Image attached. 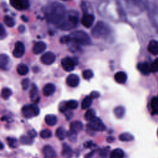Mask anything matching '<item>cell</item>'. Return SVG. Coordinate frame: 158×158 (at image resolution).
Instances as JSON below:
<instances>
[{"label": "cell", "instance_id": "cell-1", "mask_svg": "<svg viewBox=\"0 0 158 158\" xmlns=\"http://www.w3.org/2000/svg\"><path fill=\"white\" fill-rule=\"evenodd\" d=\"M66 12L65 6L56 1L49 3L44 10V15L48 22L56 25L62 20Z\"/></svg>", "mask_w": 158, "mask_h": 158}, {"label": "cell", "instance_id": "cell-2", "mask_svg": "<svg viewBox=\"0 0 158 158\" xmlns=\"http://www.w3.org/2000/svg\"><path fill=\"white\" fill-rule=\"evenodd\" d=\"M79 22V14L76 10L67 11L62 20L57 24L61 30L68 31L75 28Z\"/></svg>", "mask_w": 158, "mask_h": 158}, {"label": "cell", "instance_id": "cell-3", "mask_svg": "<svg viewBox=\"0 0 158 158\" xmlns=\"http://www.w3.org/2000/svg\"><path fill=\"white\" fill-rule=\"evenodd\" d=\"M91 33V35L96 39H104L110 35L111 29L106 23L99 21L93 28Z\"/></svg>", "mask_w": 158, "mask_h": 158}, {"label": "cell", "instance_id": "cell-4", "mask_svg": "<svg viewBox=\"0 0 158 158\" xmlns=\"http://www.w3.org/2000/svg\"><path fill=\"white\" fill-rule=\"evenodd\" d=\"M127 7L132 14H139L148 6V0H124Z\"/></svg>", "mask_w": 158, "mask_h": 158}, {"label": "cell", "instance_id": "cell-5", "mask_svg": "<svg viewBox=\"0 0 158 158\" xmlns=\"http://www.w3.org/2000/svg\"><path fill=\"white\" fill-rule=\"evenodd\" d=\"M69 36L70 42L73 41L79 45L88 46L91 43V38L88 33L83 30H75L72 32Z\"/></svg>", "mask_w": 158, "mask_h": 158}, {"label": "cell", "instance_id": "cell-6", "mask_svg": "<svg viewBox=\"0 0 158 158\" xmlns=\"http://www.w3.org/2000/svg\"><path fill=\"white\" fill-rule=\"evenodd\" d=\"M22 113L24 117L30 118L37 116L40 113V109L35 104H28L22 107Z\"/></svg>", "mask_w": 158, "mask_h": 158}, {"label": "cell", "instance_id": "cell-7", "mask_svg": "<svg viewBox=\"0 0 158 158\" xmlns=\"http://www.w3.org/2000/svg\"><path fill=\"white\" fill-rule=\"evenodd\" d=\"M78 64V60L75 57H65L62 59L61 65L63 69L67 72L72 71Z\"/></svg>", "mask_w": 158, "mask_h": 158}, {"label": "cell", "instance_id": "cell-8", "mask_svg": "<svg viewBox=\"0 0 158 158\" xmlns=\"http://www.w3.org/2000/svg\"><path fill=\"white\" fill-rule=\"evenodd\" d=\"M87 126L88 128H89V129L92 131H102L106 130V125L102 122V120L97 117L89 121Z\"/></svg>", "mask_w": 158, "mask_h": 158}, {"label": "cell", "instance_id": "cell-9", "mask_svg": "<svg viewBox=\"0 0 158 158\" xmlns=\"http://www.w3.org/2000/svg\"><path fill=\"white\" fill-rule=\"evenodd\" d=\"M9 2L17 10H25L30 7L29 0H9Z\"/></svg>", "mask_w": 158, "mask_h": 158}, {"label": "cell", "instance_id": "cell-10", "mask_svg": "<svg viewBox=\"0 0 158 158\" xmlns=\"http://www.w3.org/2000/svg\"><path fill=\"white\" fill-rule=\"evenodd\" d=\"M25 53V46L21 41H17L14 44V48L12 52L14 57L16 58L22 57Z\"/></svg>", "mask_w": 158, "mask_h": 158}, {"label": "cell", "instance_id": "cell-11", "mask_svg": "<svg viewBox=\"0 0 158 158\" xmlns=\"http://www.w3.org/2000/svg\"><path fill=\"white\" fill-rule=\"evenodd\" d=\"M40 60L44 65H51L56 60V55L52 52H46L40 57Z\"/></svg>", "mask_w": 158, "mask_h": 158}, {"label": "cell", "instance_id": "cell-12", "mask_svg": "<svg viewBox=\"0 0 158 158\" xmlns=\"http://www.w3.org/2000/svg\"><path fill=\"white\" fill-rule=\"evenodd\" d=\"M94 15L91 14L85 13L83 14L81 19V24L86 28H90L94 22Z\"/></svg>", "mask_w": 158, "mask_h": 158}, {"label": "cell", "instance_id": "cell-13", "mask_svg": "<svg viewBox=\"0 0 158 158\" xmlns=\"http://www.w3.org/2000/svg\"><path fill=\"white\" fill-rule=\"evenodd\" d=\"M46 49V44L43 41H38L33 46L32 51L35 54L42 53Z\"/></svg>", "mask_w": 158, "mask_h": 158}, {"label": "cell", "instance_id": "cell-14", "mask_svg": "<svg viewBox=\"0 0 158 158\" xmlns=\"http://www.w3.org/2000/svg\"><path fill=\"white\" fill-rule=\"evenodd\" d=\"M67 84L71 87H76L80 83V78L76 74H70L66 80Z\"/></svg>", "mask_w": 158, "mask_h": 158}, {"label": "cell", "instance_id": "cell-15", "mask_svg": "<svg viewBox=\"0 0 158 158\" xmlns=\"http://www.w3.org/2000/svg\"><path fill=\"white\" fill-rule=\"evenodd\" d=\"M29 95L31 100L35 102V103H37L40 100V97L38 96V88L36 85L34 83H32L31 85Z\"/></svg>", "mask_w": 158, "mask_h": 158}, {"label": "cell", "instance_id": "cell-16", "mask_svg": "<svg viewBox=\"0 0 158 158\" xmlns=\"http://www.w3.org/2000/svg\"><path fill=\"white\" fill-rule=\"evenodd\" d=\"M137 69L142 74L145 75H149L151 72L150 65L146 62L138 63L137 65Z\"/></svg>", "mask_w": 158, "mask_h": 158}, {"label": "cell", "instance_id": "cell-17", "mask_svg": "<svg viewBox=\"0 0 158 158\" xmlns=\"http://www.w3.org/2000/svg\"><path fill=\"white\" fill-rule=\"evenodd\" d=\"M43 152L44 155V158H56V157L55 150L49 145L45 146L43 149Z\"/></svg>", "mask_w": 158, "mask_h": 158}, {"label": "cell", "instance_id": "cell-18", "mask_svg": "<svg viewBox=\"0 0 158 158\" xmlns=\"http://www.w3.org/2000/svg\"><path fill=\"white\" fill-rule=\"evenodd\" d=\"M148 50L152 55H158V41L155 40H151L148 46Z\"/></svg>", "mask_w": 158, "mask_h": 158}, {"label": "cell", "instance_id": "cell-19", "mask_svg": "<svg viewBox=\"0 0 158 158\" xmlns=\"http://www.w3.org/2000/svg\"><path fill=\"white\" fill-rule=\"evenodd\" d=\"M56 91V86L52 83L46 84L43 88V93L46 96H49L54 93Z\"/></svg>", "mask_w": 158, "mask_h": 158}, {"label": "cell", "instance_id": "cell-20", "mask_svg": "<svg viewBox=\"0 0 158 158\" xmlns=\"http://www.w3.org/2000/svg\"><path fill=\"white\" fill-rule=\"evenodd\" d=\"M83 128V124L80 121H73L70 124V130L78 133Z\"/></svg>", "mask_w": 158, "mask_h": 158}, {"label": "cell", "instance_id": "cell-21", "mask_svg": "<svg viewBox=\"0 0 158 158\" xmlns=\"http://www.w3.org/2000/svg\"><path fill=\"white\" fill-rule=\"evenodd\" d=\"M62 155L65 158H71L73 155V151L71 147L67 143H64L62 145Z\"/></svg>", "mask_w": 158, "mask_h": 158}, {"label": "cell", "instance_id": "cell-22", "mask_svg": "<svg viewBox=\"0 0 158 158\" xmlns=\"http://www.w3.org/2000/svg\"><path fill=\"white\" fill-rule=\"evenodd\" d=\"M114 80L115 81L119 83V84H123L125 83V81L127 80V74L122 71H120L117 72L114 75Z\"/></svg>", "mask_w": 158, "mask_h": 158}, {"label": "cell", "instance_id": "cell-23", "mask_svg": "<svg viewBox=\"0 0 158 158\" xmlns=\"http://www.w3.org/2000/svg\"><path fill=\"white\" fill-rule=\"evenodd\" d=\"M44 121L49 126H53L56 124L57 118L54 114H47L44 117Z\"/></svg>", "mask_w": 158, "mask_h": 158}, {"label": "cell", "instance_id": "cell-24", "mask_svg": "<svg viewBox=\"0 0 158 158\" xmlns=\"http://www.w3.org/2000/svg\"><path fill=\"white\" fill-rule=\"evenodd\" d=\"M124 152L122 149L116 148L112 150L110 154V158H123Z\"/></svg>", "mask_w": 158, "mask_h": 158}, {"label": "cell", "instance_id": "cell-25", "mask_svg": "<svg viewBox=\"0 0 158 158\" xmlns=\"http://www.w3.org/2000/svg\"><path fill=\"white\" fill-rule=\"evenodd\" d=\"M9 62V57L6 54H1L0 55V67L2 69H5Z\"/></svg>", "mask_w": 158, "mask_h": 158}, {"label": "cell", "instance_id": "cell-26", "mask_svg": "<svg viewBox=\"0 0 158 158\" xmlns=\"http://www.w3.org/2000/svg\"><path fill=\"white\" fill-rule=\"evenodd\" d=\"M150 106L152 114H158V98H152L151 100Z\"/></svg>", "mask_w": 158, "mask_h": 158}, {"label": "cell", "instance_id": "cell-27", "mask_svg": "<svg viewBox=\"0 0 158 158\" xmlns=\"http://www.w3.org/2000/svg\"><path fill=\"white\" fill-rule=\"evenodd\" d=\"M125 113V109L123 106H117L114 109V114L118 118H122Z\"/></svg>", "mask_w": 158, "mask_h": 158}, {"label": "cell", "instance_id": "cell-28", "mask_svg": "<svg viewBox=\"0 0 158 158\" xmlns=\"http://www.w3.org/2000/svg\"><path fill=\"white\" fill-rule=\"evenodd\" d=\"M28 67L24 64H20L17 67V72L20 75H25L28 73Z\"/></svg>", "mask_w": 158, "mask_h": 158}, {"label": "cell", "instance_id": "cell-29", "mask_svg": "<svg viewBox=\"0 0 158 158\" xmlns=\"http://www.w3.org/2000/svg\"><path fill=\"white\" fill-rule=\"evenodd\" d=\"M56 136L60 140H64L67 137V131L63 127H59L56 131Z\"/></svg>", "mask_w": 158, "mask_h": 158}, {"label": "cell", "instance_id": "cell-30", "mask_svg": "<svg viewBox=\"0 0 158 158\" xmlns=\"http://www.w3.org/2000/svg\"><path fill=\"white\" fill-rule=\"evenodd\" d=\"M118 139L121 141L128 142V141H131L132 140H133L134 137L131 134H130L129 133H123L118 136Z\"/></svg>", "mask_w": 158, "mask_h": 158}, {"label": "cell", "instance_id": "cell-31", "mask_svg": "<svg viewBox=\"0 0 158 158\" xmlns=\"http://www.w3.org/2000/svg\"><path fill=\"white\" fill-rule=\"evenodd\" d=\"M92 104V98L89 97V96H86L81 102V109H88Z\"/></svg>", "mask_w": 158, "mask_h": 158}, {"label": "cell", "instance_id": "cell-32", "mask_svg": "<svg viewBox=\"0 0 158 158\" xmlns=\"http://www.w3.org/2000/svg\"><path fill=\"white\" fill-rule=\"evenodd\" d=\"M84 117L86 120L90 121L92 119H93L94 117H96V112L93 109H89L85 114Z\"/></svg>", "mask_w": 158, "mask_h": 158}, {"label": "cell", "instance_id": "cell-33", "mask_svg": "<svg viewBox=\"0 0 158 158\" xmlns=\"http://www.w3.org/2000/svg\"><path fill=\"white\" fill-rule=\"evenodd\" d=\"M33 138H31L30 136H22L20 138V142L22 144H25V145H29L33 143Z\"/></svg>", "mask_w": 158, "mask_h": 158}, {"label": "cell", "instance_id": "cell-34", "mask_svg": "<svg viewBox=\"0 0 158 158\" xmlns=\"http://www.w3.org/2000/svg\"><path fill=\"white\" fill-rule=\"evenodd\" d=\"M12 94V90L9 88H4L1 91V96L4 99H9Z\"/></svg>", "mask_w": 158, "mask_h": 158}, {"label": "cell", "instance_id": "cell-35", "mask_svg": "<svg viewBox=\"0 0 158 158\" xmlns=\"http://www.w3.org/2000/svg\"><path fill=\"white\" fill-rule=\"evenodd\" d=\"M3 20H4V23H5V25L6 26H7L8 27H13L15 25V21L11 17L9 16V15L4 16Z\"/></svg>", "mask_w": 158, "mask_h": 158}, {"label": "cell", "instance_id": "cell-36", "mask_svg": "<svg viewBox=\"0 0 158 158\" xmlns=\"http://www.w3.org/2000/svg\"><path fill=\"white\" fill-rule=\"evenodd\" d=\"M40 135L41 138L43 139H47L51 137L52 132L49 129H44L41 131V132L40 133Z\"/></svg>", "mask_w": 158, "mask_h": 158}, {"label": "cell", "instance_id": "cell-37", "mask_svg": "<svg viewBox=\"0 0 158 158\" xmlns=\"http://www.w3.org/2000/svg\"><path fill=\"white\" fill-rule=\"evenodd\" d=\"M76 133H74L72 131H67V137L69 139V140L72 143H75L77 141V136Z\"/></svg>", "mask_w": 158, "mask_h": 158}, {"label": "cell", "instance_id": "cell-38", "mask_svg": "<svg viewBox=\"0 0 158 158\" xmlns=\"http://www.w3.org/2000/svg\"><path fill=\"white\" fill-rule=\"evenodd\" d=\"M67 104L68 109L70 110L75 109L78 106V103L75 100H69L67 101Z\"/></svg>", "mask_w": 158, "mask_h": 158}, {"label": "cell", "instance_id": "cell-39", "mask_svg": "<svg viewBox=\"0 0 158 158\" xmlns=\"http://www.w3.org/2000/svg\"><path fill=\"white\" fill-rule=\"evenodd\" d=\"M93 72L91 70L89 69H87V70H85L83 73H82V76L83 77L84 79L85 80H89L91 78H93Z\"/></svg>", "mask_w": 158, "mask_h": 158}, {"label": "cell", "instance_id": "cell-40", "mask_svg": "<svg viewBox=\"0 0 158 158\" xmlns=\"http://www.w3.org/2000/svg\"><path fill=\"white\" fill-rule=\"evenodd\" d=\"M6 141H7V143L8 145L10 148H16V146L17 145V141L16 138L8 137V138H6Z\"/></svg>", "mask_w": 158, "mask_h": 158}, {"label": "cell", "instance_id": "cell-41", "mask_svg": "<svg viewBox=\"0 0 158 158\" xmlns=\"http://www.w3.org/2000/svg\"><path fill=\"white\" fill-rule=\"evenodd\" d=\"M151 72L155 73L158 72V58L156 59L151 64H150Z\"/></svg>", "mask_w": 158, "mask_h": 158}, {"label": "cell", "instance_id": "cell-42", "mask_svg": "<svg viewBox=\"0 0 158 158\" xmlns=\"http://www.w3.org/2000/svg\"><path fill=\"white\" fill-rule=\"evenodd\" d=\"M59 110L62 113H65L67 110H69L67 101H62L59 105Z\"/></svg>", "mask_w": 158, "mask_h": 158}, {"label": "cell", "instance_id": "cell-43", "mask_svg": "<svg viewBox=\"0 0 158 158\" xmlns=\"http://www.w3.org/2000/svg\"><path fill=\"white\" fill-rule=\"evenodd\" d=\"M21 85L23 90H26L30 86V80L28 78H24L21 81Z\"/></svg>", "mask_w": 158, "mask_h": 158}, {"label": "cell", "instance_id": "cell-44", "mask_svg": "<svg viewBox=\"0 0 158 158\" xmlns=\"http://www.w3.org/2000/svg\"><path fill=\"white\" fill-rule=\"evenodd\" d=\"M0 28H1V32H0V38L1 40H3L7 36L6 31L3 26L2 24H0Z\"/></svg>", "mask_w": 158, "mask_h": 158}, {"label": "cell", "instance_id": "cell-45", "mask_svg": "<svg viewBox=\"0 0 158 158\" xmlns=\"http://www.w3.org/2000/svg\"><path fill=\"white\" fill-rule=\"evenodd\" d=\"M60 42L62 44H67L70 42V38L69 35L63 36L60 38Z\"/></svg>", "mask_w": 158, "mask_h": 158}, {"label": "cell", "instance_id": "cell-46", "mask_svg": "<svg viewBox=\"0 0 158 158\" xmlns=\"http://www.w3.org/2000/svg\"><path fill=\"white\" fill-rule=\"evenodd\" d=\"M89 97L91 98L92 99H96V98H98L100 96V94L98 92V91H92L90 94H89Z\"/></svg>", "mask_w": 158, "mask_h": 158}, {"label": "cell", "instance_id": "cell-47", "mask_svg": "<svg viewBox=\"0 0 158 158\" xmlns=\"http://www.w3.org/2000/svg\"><path fill=\"white\" fill-rule=\"evenodd\" d=\"M27 135H28V136H30L31 138H34L36 137L37 133H36V131L34 129H32V130H29V131H28Z\"/></svg>", "mask_w": 158, "mask_h": 158}, {"label": "cell", "instance_id": "cell-48", "mask_svg": "<svg viewBox=\"0 0 158 158\" xmlns=\"http://www.w3.org/2000/svg\"><path fill=\"white\" fill-rule=\"evenodd\" d=\"M65 114V117L67 118V120H70L72 117H73V114L72 112L71 111H69L68 110L64 113Z\"/></svg>", "mask_w": 158, "mask_h": 158}, {"label": "cell", "instance_id": "cell-49", "mask_svg": "<svg viewBox=\"0 0 158 158\" xmlns=\"http://www.w3.org/2000/svg\"><path fill=\"white\" fill-rule=\"evenodd\" d=\"M84 146L85 148H91L94 146V143L92 141H88L84 144Z\"/></svg>", "mask_w": 158, "mask_h": 158}, {"label": "cell", "instance_id": "cell-50", "mask_svg": "<svg viewBox=\"0 0 158 158\" xmlns=\"http://www.w3.org/2000/svg\"><path fill=\"white\" fill-rule=\"evenodd\" d=\"M25 26L23 25H20V26H19L18 27V30L20 33H23L25 31Z\"/></svg>", "mask_w": 158, "mask_h": 158}, {"label": "cell", "instance_id": "cell-51", "mask_svg": "<svg viewBox=\"0 0 158 158\" xmlns=\"http://www.w3.org/2000/svg\"><path fill=\"white\" fill-rule=\"evenodd\" d=\"M114 139H115V138H114V137L109 136V137H108V138H107V141L108 143H112V141H114Z\"/></svg>", "mask_w": 158, "mask_h": 158}, {"label": "cell", "instance_id": "cell-52", "mask_svg": "<svg viewBox=\"0 0 158 158\" xmlns=\"http://www.w3.org/2000/svg\"><path fill=\"white\" fill-rule=\"evenodd\" d=\"M22 18L23 19V21H25V22H27V21H28V19H27L25 16V17H24V16H22Z\"/></svg>", "mask_w": 158, "mask_h": 158}, {"label": "cell", "instance_id": "cell-53", "mask_svg": "<svg viewBox=\"0 0 158 158\" xmlns=\"http://www.w3.org/2000/svg\"><path fill=\"white\" fill-rule=\"evenodd\" d=\"M3 147H4V146H3V143H1V149H3Z\"/></svg>", "mask_w": 158, "mask_h": 158}, {"label": "cell", "instance_id": "cell-54", "mask_svg": "<svg viewBox=\"0 0 158 158\" xmlns=\"http://www.w3.org/2000/svg\"><path fill=\"white\" fill-rule=\"evenodd\" d=\"M62 1H68V0H62Z\"/></svg>", "mask_w": 158, "mask_h": 158}, {"label": "cell", "instance_id": "cell-55", "mask_svg": "<svg viewBox=\"0 0 158 158\" xmlns=\"http://www.w3.org/2000/svg\"><path fill=\"white\" fill-rule=\"evenodd\" d=\"M157 135H158V130H157Z\"/></svg>", "mask_w": 158, "mask_h": 158}, {"label": "cell", "instance_id": "cell-56", "mask_svg": "<svg viewBox=\"0 0 158 158\" xmlns=\"http://www.w3.org/2000/svg\"><path fill=\"white\" fill-rule=\"evenodd\" d=\"M157 98H158V97H157Z\"/></svg>", "mask_w": 158, "mask_h": 158}]
</instances>
